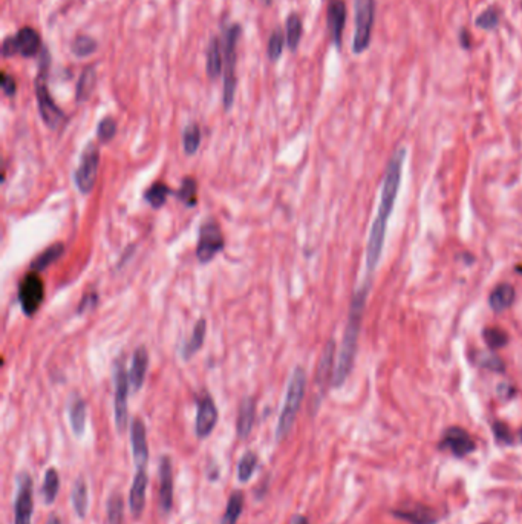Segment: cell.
Here are the masks:
<instances>
[{"mask_svg": "<svg viewBox=\"0 0 522 524\" xmlns=\"http://www.w3.org/2000/svg\"><path fill=\"white\" fill-rule=\"evenodd\" d=\"M404 158H406L404 149L395 151L394 157L391 158L388 164V169H386V173H384L379 210H377V217L372 222V227L370 231L368 246H366V270H368V275L374 273V270L377 268V264H379L380 256H382L386 227H388V219L392 213L395 198H397L399 195Z\"/></svg>", "mask_w": 522, "mask_h": 524, "instance_id": "1", "label": "cell"}, {"mask_svg": "<svg viewBox=\"0 0 522 524\" xmlns=\"http://www.w3.org/2000/svg\"><path fill=\"white\" fill-rule=\"evenodd\" d=\"M196 192H198L196 181L193 178H184L181 182V187L173 193H175L177 198L181 202H184L186 206H189V207H193L198 202L196 201Z\"/></svg>", "mask_w": 522, "mask_h": 524, "instance_id": "36", "label": "cell"}, {"mask_svg": "<svg viewBox=\"0 0 522 524\" xmlns=\"http://www.w3.org/2000/svg\"><path fill=\"white\" fill-rule=\"evenodd\" d=\"M515 288L510 284H499L493 288L489 298V305L495 313H502L515 302Z\"/></svg>", "mask_w": 522, "mask_h": 524, "instance_id": "23", "label": "cell"}, {"mask_svg": "<svg viewBox=\"0 0 522 524\" xmlns=\"http://www.w3.org/2000/svg\"><path fill=\"white\" fill-rule=\"evenodd\" d=\"M48 524H62V523H60L59 517H57V515H51V517H50V520H48Z\"/></svg>", "mask_w": 522, "mask_h": 524, "instance_id": "50", "label": "cell"}, {"mask_svg": "<svg viewBox=\"0 0 522 524\" xmlns=\"http://www.w3.org/2000/svg\"><path fill=\"white\" fill-rule=\"evenodd\" d=\"M460 42H461L462 48H466V50H469V48H470V38H469V34H467L466 29H461Z\"/></svg>", "mask_w": 522, "mask_h": 524, "instance_id": "48", "label": "cell"}, {"mask_svg": "<svg viewBox=\"0 0 522 524\" xmlns=\"http://www.w3.org/2000/svg\"><path fill=\"white\" fill-rule=\"evenodd\" d=\"M99 163H100L99 148H96L94 143H89L82 153L80 166L74 175L77 187H79L82 193H89L94 189L96 181V170H99Z\"/></svg>", "mask_w": 522, "mask_h": 524, "instance_id": "8", "label": "cell"}, {"mask_svg": "<svg viewBox=\"0 0 522 524\" xmlns=\"http://www.w3.org/2000/svg\"><path fill=\"white\" fill-rule=\"evenodd\" d=\"M355 31L352 51L362 54L371 43L372 26L375 18V0H355Z\"/></svg>", "mask_w": 522, "mask_h": 524, "instance_id": "6", "label": "cell"}, {"mask_svg": "<svg viewBox=\"0 0 522 524\" xmlns=\"http://www.w3.org/2000/svg\"><path fill=\"white\" fill-rule=\"evenodd\" d=\"M148 474L146 469L141 468L135 472V477L132 481V488L129 493V506L133 518H140L141 513L146 506V489H148Z\"/></svg>", "mask_w": 522, "mask_h": 524, "instance_id": "16", "label": "cell"}, {"mask_svg": "<svg viewBox=\"0 0 522 524\" xmlns=\"http://www.w3.org/2000/svg\"><path fill=\"white\" fill-rule=\"evenodd\" d=\"M72 506H74L77 517H79L80 520L86 518V515H88L89 489H88V483H86L83 477L77 479L72 486Z\"/></svg>", "mask_w": 522, "mask_h": 524, "instance_id": "25", "label": "cell"}, {"mask_svg": "<svg viewBox=\"0 0 522 524\" xmlns=\"http://www.w3.org/2000/svg\"><path fill=\"white\" fill-rule=\"evenodd\" d=\"M51 57L46 50L40 53V66H38V75L35 79V97L38 103V112H40L42 120L50 129H59L65 123V112L55 104L50 91L46 86V75L50 71Z\"/></svg>", "mask_w": 522, "mask_h": 524, "instance_id": "4", "label": "cell"}, {"mask_svg": "<svg viewBox=\"0 0 522 524\" xmlns=\"http://www.w3.org/2000/svg\"><path fill=\"white\" fill-rule=\"evenodd\" d=\"M521 439H522V430H521Z\"/></svg>", "mask_w": 522, "mask_h": 524, "instance_id": "52", "label": "cell"}, {"mask_svg": "<svg viewBox=\"0 0 522 524\" xmlns=\"http://www.w3.org/2000/svg\"><path fill=\"white\" fill-rule=\"evenodd\" d=\"M482 337H484L487 346L492 348V349H498V348L506 346L507 342H509L507 333L502 332L501 328H496V327L486 328L484 332H482Z\"/></svg>", "mask_w": 522, "mask_h": 524, "instance_id": "40", "label": "cell"}, {"mask_svg": "<svg viewBox=\"0 0 522 524\" xmlns=\"http://www.w3.org/2000/svg\"><path fill=\"white\" fill-rule=\"evenodd\" d=\"M206 332H207L206 320L204 319L198 320V324L195 325V328H193L190 339L184 345V349H182V357H184L186 361H189L193 354H196L199 351V348L202 346V344H204Z\"/></svg>", "mask_w": 522, "mask_h": 524, "instance_id": "27", "label": "cell"}, {"mask_svg": "<svg viewBox=\"0 0 522 524\" xmlns=\"http://www.w3.org/2000/svg\"><path fill=\"white\" fill-rule=\"evenodd\" d=\"M326 22L333 38V43L335 45L337 50H340L342 36L346 22V5L343 0H330V2H328Z\"/></svg>", "mask_w": 522, "mask_h": 524, "instance_id": "14", "label": "cell"}, {"mask_svg": "<svg viewBox=\"0 0 522 524\" xmlns=\"http://www.w3.org/2000/svg\"><path fill=\"white\" fill-rule=\"evenodd\" d=\"M172 193V189L164 182H155L153 186L144 193V200H146L153 209H160L166 202V198Z\"/></svg>", "mask_w": 522, "mask_h": 524, "instance_id": "34", "label": "cell"}, {"mask_svg": "<svg viewBox=\"0 0 522 524\" xmlns=\"http://www.w3.org/2000/svg\"><path fill=\"white\" fill-rule=\"evenodd\" d=\"M243 509H244V495L243 492L236 491L230 495L224 518H222L221 524H236L240 513H243Z\"/></svg>", "mask_w": 522, "mask_h": 524, "instance_id": "31", "label": "cell"}, {"mask_svg": "<svg viewBox=\"0 0 522 524\" xmlns=\"http://www.w3.org/2000/svg\"><path fill=\"white\" fill-rule=\"evenodd\" d=\"M34 509L33 480L28 472L18 474L17 493L14 501V524H31Z\"/></svg>", "mask_w": 522, "mask_h": 524, "instance_id": "10", "label": "cell"}, {"mask_svg": "<svg viewBox=\"0 0 522 524\" xmlns=\"http://www.w3.org/2000/svg\"><path fill=\"white\" fill-rule=\"evenodd\" d=\"M16 54H18V50H17V42H16V36H14V37H13V36H9V37H6L5 40H4V45H2V55H4L5 58H8V57H13V55H16Z\"/></svg>", "mask_w": 522, "mask_h": 524, "instance_id": "46", "label": "cell"}, {"mask_svg": "<svg viewBox=\"0 0 522 524\" xmlns=\"http://www.w3.org/2000/svg\"><path fill=\"white\" fill-rule=\"evenodd\" d=\"M2 89L8 97L16 95V80L13 79V75L2 72Z\"/></svg>", "mask_w": 522, "mask_h": 524, "instance_id": "47", "label": "cell"}, {"mask_svg": "<svg viewBox=\"0 0 522 524\" xmlns=\"http://www.w3.org/2000/svg\"><path fill=\"white\" fill-rule=\"evenodd\" d=\"M160 511L162 515L167 513L173 508V466L172 460L167 455H162L160 459Z\"/></svg>", "mask_w": 522, "mask_h": 524, "instance_id": "13", "label": "cell"}, {"mask_svg": "<svg viewBox=\"0 0 522 524\" xmlns=\"http://www.w3.org/2000/svg\"><path fill=\"white\" fill-rule=\"evenodd\" d=\"M243 34V28L238 23L230 25L224 37V108L228 111L235 102L236 95V62H238V42Z\"/></svg>", "mask_w": 522, "mask_h": 524, "instance_id": "5", "label": "cell"}, {"mask_svg": "<svg viewBox=\"0 0 522 524\" xmlns=\"http://www.w3.org/2000/svg\"><path fill=\"white\" fill-rule=\"evenodd\" d=\"M255 414H256V402L253 397H245L240 402L238 422H236V434L240 440H245L250 435L255 425Z\"/></svg>", "mask_w": 522, "mask_h": 524, "instance_id": "20", "label": "cell"}, {"mask_svg": "<svg viewBox=\"0 0 522 524\" xmlns=\"http://www.w3.org/2000/svg\"><path fill=\"white\" fill-rule=\"evenodd\" d=\"M196 405L198 413L195 422V432L198 435V439H206V437L213 432L218 423V408L209 394L198 397Z\"/></svg>", "mask_w": 522, "mask_h": 524, "instance_id": "12", "label": "cell"}, {"mask_svg": "<svg viewBox=\"0 0 522 524\" xmlns=\"http://www.w3.org/2000/svg\"><path fill=\"white\" fill-rule=\"evenodd\" d=\"M148 364H149V354L146 348L140 346L137 351L133 353L132 357V365L129 371V382L133 391H140L144 383V377H146L148 371Z\"/></svg>", "mask_w": 522, "mask_h": 524, "instance_id": "22", "label": "cell"}, {"mask_svg": "<svg viewBox=\"0 0 522 524\" xmlns=\"http://www.w3.org/2000/svg\"><path fill=\"white\" fill-rule=\"evenodd\" d=\"M63 250H65V246L60 244V242H57V244L48 247L43 253L38 255L31 264V268L34 271H43L45 268H48L50 266H52L54 262L59 259L62 255H63Z\"/></svg>", "mask_w": 522, "mask_h": 524, "instance_id": "30", "label": "cell"}, {"mask_svg": "<svg viewBox=\"0 0 522 524\" xmlns=\"http://www.w3.org/2000/svg\"><path fill=\"white\" fill-rule=\"evenodd\" d=\"M291 524H309V521L304 515H294L291 520Z\"/></svg>", "mask_w": 522, "mask_h": 524, "instance_id": "49", "label": "cell"}, {"mask_svg": "<svg viewBox=\"0 0 522 524\" xmlns=\"http://www.w3.org/2000/svg\"><path fill=\"white\" fill-rule=\"evenodd\" d=\"M123 498L120 493H112L108 500V518L106 524H123Z\"/></svg>", "mask_w": 522, "mask_h": 524, "instance_id": "38", "label": "cell"}, {"mask_svg": "<svg viewBox=\"0 0 522 524\" xmlns=\"http://www.w3.org/2000/svg\"><path fill=\"white\" fill-rule=\"evenodd\" d=\"M265 5H272V0H264Z\"/></svg>", "mask_w": 522, "mask_h": 524, "instance_id": "51", "label": "cell"}, {"mask_svg": "<svg viewBox=\"0 0 522 524\" xmlns=\"http://www.w3.org/2000/svg\"><path fill=\"white\" fill-rule=\"evenodd\" d=\"M96 302H99V295H96L95 291H92V293L84 295L83 299H82L80 305H79V313L82 315L84 312H88V310L94 308L96 305Z\"/></svg>", "mask_w": 522, "mask_h": 524, "instance_id": "44", "label": "cell"}, {"mask_svg": "<svg viewBox=\"0 0 522 524\" xmlns=\"http://www.w3.org/2000/svg\"><path fill=\"white\" fill-rule=\"evenodd\" d=\"M67 414H70L71 428L75 437H82L86 430V403L79 395H74L70 406H67Z\"/></svg>", "mask_w": 522, "mask_h": 524, "instance_id": "24", "label": "cell"}, {"mask_svg": "<svg viewBox=\"0 0 522 524\" xmlns=\"http://www.w3.org/2000/svg\"><path fill=\"white\" fill-rule=\"evenodd\" d=\"M182 143H184V151L189 155H193L201 144V129L196 123H190L182 133Z\"/></svg>", "mask_w": 522, "mask_h": 524, "instance_id": "37", "label": "cell"}, {"mask_svg": "<svg viewBox=\"0 0 522 524\" xmlns=\"http://www.w3.org/2000/svg\"><path fill=\"white\" fill-rule=\"evenodd\" d=\"M285 36L282 33V29L277 28L273 31V34L270 36V40L267 45V55L272 62H277L279 57L282 55L284 51V42H285Z\"/></svg>", "mask_w": 522, "mask_h": 524, "instance_id": "39", "label": "cell"}, {"mask_svg": "<svg viewBox=\"0 0 522 524\" xmlns=\"http://www.w3.org/2000/svg\"><path fill=\"white\" fill-rule=\"evenodd\" d=\"M71 50L75 54V57L86 58V57L92 55L94 53H96V50H99V43H96V40L94 37L82 34V36H77L74 38V42L71 45Z\"/></svg>", "mask_w": 522, "mask_h": 524, "instance_id": "33", "label": "cell"}, {"mask_svg": "<svg viewBox=\"0 0 522 524\" xmlns=\"http://www.w3.org/2000/svg\"><path fill=\"white\" fill-rule=\"evenodd\" d=\"M368 290H370V284L362 285V288H359V291H357L351 300L350 316H348V324L345 328L342 346H340V351H338V357H337V366H335L333 381H331V385L334 388L342 386L348 378V376H350L352 371Z\"/></svg>", "mask_w": 522, "mask_h": 524, "instance_id": "2", "label": "cell"}, {"mask_svg": "<svg viewBox=\"0 0 522 524\" xmlns=\"http://www.w3.org/2000/svg\"><path fill=\"white\" fill-rule=\"evenodd\" d=\"M475 362L478 365H481L482 368H487V370L492 371H504V364H502L501 359L495 354H479L478 359H475Z\"/></svg>", "mask_w": 522, "mask_h": 524, "instance_id": "43", "label": "cell"}, {"mask_svg": "<svg viewBox=\"0 0 522 524\" xmlns=\"http://www.w3.org/2000/svg\"><path fill=\"white\" fill-rule=\"evenodd\" d=\"M334 356H335V342L331 339V341L326 342L323 351H322V356H321V361H318V365H317L316 385L321 388V391L325 390L328 382L333 381Z\"/></svg>", "mask_w": 522, "mask_h": 524, "instance_id": "19", "label": "cell"}, {"mask_svg": "<svg viewBox=\"0 0 522 524\" xmlns=\"http://www.w3.org/2000/svg\"><path fill=\"white\" fill-rule=\"evenodd\" d=\"M45 298L43 280L37 273L26 275L21 287H18V300H21V307L26 316H33L38 307L42 305Z\"/></svg>", "mask_w": 522, "mask_h": 524, "instance_id": "11", "label": "cell"}, {"mask_svg": "<svg viewBox=\"0 0 522 524\" xmlns=\"http://www.w3.org/2000/svg\"><path fill=\"white\" fill-rule=\"evenodd\" d=\"M499 23V13L496 8H487L484 13H481L477 17V26L481 29H495Z\"/></svg>", "mask_w": 522, "mask_h": 524, "instance_id": "42", "label": "cell"}, {"mask_svg": "<svg viewBox=\"0 0 522 524\" xmlns=\"http://www.w3.org/2000/svg\"><path fill=\"white\" fill-rule=\"evenodd\" d=\"M224 249V236L219 226L213 219L206 221L199 230V242L196 249V256L201 262H209L213 259L219 251Z\"/></svg>", "mask_w": 522, "mask_h": 524, "instance_id": "9", "label": "cell"}, {"mask_svg": "<svg viewBox=\"0 0 522 524\" xmlns=\"http://www.w3.org/2000/svg\"><path fill=\"white\" fill-rule=\"evenodd\" d=\"M493 432H495V437H496V439L499 442H506V443H510L511 442L510 430L507 428V426L504 423L496 422L495 425H493Z\"/></svg>", "mask_w": 522, "mask_h": 524, "instance_id": "45", "label": "cell"}, {"mask_svg": "<svg viewBox=\"0 0 522 524\" xmlns=\"http://www.w3.org/2000/svg\"><path fill=\"white\" fill-rule=\"evenodd\" d=\"M395 515L406 521H411L412 524H433L437 521L435 512L426 506H415L406 511H399Z\"/></svg>", "mask_w": 522, "mask_h": 524, "instance_id": "28", "label": "cell"}, {"mask_svg": "<svg viewBox=\"0 0 522 524\" xmlns=\"http://www.w3.org/2000/svg\"><path fill=\"white\" fill-rule=\"evenodd\" d=\"M113 383H115V426L121 434L128 425V394H129V377L124 364L118 361L113 368Z\"/></svg>", "mask_w": 522, "mask_h": 524, "instance_id": "7", "label": "cell"}, {"mask_svg": "<svg viewBox=\"0 0 522 524\" xmlns=\"http://www.w3.org/2000/svg\"><path fill=\"white\" fill-rule=\"evenodd\" d=\"M305 386H306V374L304 371V368L299 366L294 370L291 378H289L285 403H284L282 413H280L279 420H277V426H276V440L277 442H282L289 434V431H291L294 420H296V415L299 410H301V405L304 400Z\"/></svg>", "mask_w": 522, "mask_h": 524, "instance_id": "3", "label": "cell"}, {"mask_svg": "<svg viewBox=\"0 0 522 524\" xmlns=\"http://www.w3.org/2000/svg\"><path fill=\"white\" fill-rule=\"evenodd\" d=\"M222 42L218 37H211L207 45V55H206V70L207 75L211 80L218 79L221 75L222 67H224V48Z\"/></svg>", "mask_w": 522, "mask_h": 524, "instance_id": "21", "label": "cell"}, {"mask_svg": "<svg viewBox=\"0 0 522 524\" xmlns=\"http://www.w3.org/2000/svg\"><path fill=\"white\" fill-rule=\"evenodd\" d=\"M130 443L133 452V462L137 464V469H146L149 462V446L146 439V426L141 419H133L130 426Z\"/></svg>", "mask_w": 522, "mask_h": 524, "instance_id": "15", "label": "cell"}, {"mask_svg": "<svg viewBox=\"0 0 522 524\" xmlns=\"http://www.w3.org/2000/svg\"><path fill=\"white\" fill-rule=\"evenodd\" d=\"M302 29H304V25H302L301 16H299L297 13L289 14L287 18V36L285 37H287L288 48L293 53L297 50L299 43H301Z\"/></svg>", "mask_w": 522, "mask_h": 524, "instance_id": "29", "label": "cell"}, {"mask_svg": "<svg viewBox=\"0 0 522 524\" xmlns=\"http://www.w3.org/2000/svg\"><path fill=\"white\" fill-rule=\"evenodd\" d=\"M443 443L444 446H448L457 457H464V455H467L475 449V442L472 440L469 432L466 430L458 428V426H452V428L446 431Z\"/></svg>", "mask_w": 522, "mask_h": 524, "instance_id": "17", "label": "cell"}, {"mask_svg": "<svg viewBox=\"0 0 522 524\" xmlns=\"http://www.w3.org/2000/svg\"><path fill=\"white\" fill-rule=\"evenodd\" d=\"M16 42H17V50L18 54L26 58L35 57L38 53H42V38L38 36L34 28L25 26L21 31L16 34Z\"/></svg>", "mask_w": 522, "mask_h": 524, "instance_id": "18", "label": "cell"}, {"mask_svg": "<svg viewBox=\"0 0 522 524\" xmlns=\"http://www.w3.org/2000/svg\"><path fill=\"white\" fill-rule=\"evenodd\" d=\"M59 488H60L59 472H57L54 468H50L45 472V480H43V486H42V495H43V500L46 504L54 503L57 493H59Z\"/></svg>", "mask_w": 522, "mask_h": 524, "instance_id": "32", "label": "cell"}, {"mask_svg": "<svg viewBox=\"0 0 522 524\" xmlns=\"http://www.w3.org/2000/svg\"><path fill=\"white\" fill-rule=\"evenodd\" d=\"M257 462L259 457L253 451H248L243 455V459L239 460L238 464V479L240 483H247L251 479V475L255 474L257 468Z\"/></svg>", "mask_w": 522, "mask_h": 524, "instance_id": "35", "label": "cell"}, {"mask_svg": "<svg viewBox=\"0 0 522 524\" xmlns=\"http://www.w3.org/2000/svg\"><path fill=\"white\" fill-rule=\"evenodd\" d=\"M115 133H117V121L112 116H106L99 123L96 135H99V140L101 143H109L115 137Z\"/></svg>", "mask_w": 522, "mask_h": 524, "instance_id": "41", "label": "cell"}, {"mask_svg": "<svg viewBox=\"0 0 522 524\" xmlns=\"http://www.w3.org/2000/svg\"><path fill=\"white\" fill-rule=\"evenodd\" d=\"M96 84V72L95 67L89 66L82 72L79 83H77V89H75V99L79 103L86 102L92 95L94 89Z\"/></svg>", "mask_w": 522, "mask_h": 524, "instance_id": "26", "label": "cell"}]
</instances>
